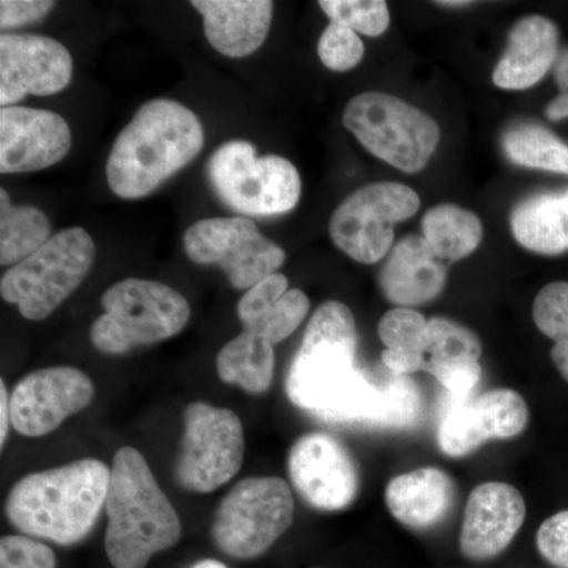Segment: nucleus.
Here are the masks:
<instances>
[{"label":"nucleus","instance_id":"obj_1","mask_svg":"<svg viewBox=\"0 0 568 568\" xmlns=\"http://www.w3.org/2000/svg\"><path fill=\"white\" fill-rule=\"evenodd\" d=\"M358 334L349 306L328 301L313 313L286 377L294 406L331 422L387 426V384L377 386L355 364Z\"/></svg>","mask_w":568,"mask_h":568},{"label":"nucleus","instance_id":"obj_2","mask_svg":"<svg viewBox=\"0 0 568 568\" xmlns=\"http://www.w3.org/2000/svg\"><path fill=\"white\" fill-rule=\"evenodd\" d=\"M204 148V129L190 108L170 99L142 104L112 144L106 181L121 200H141L189 166Z\"/></svg>","mask_w":568,"mask_h":568},{"label":"nucleus","instance_id":"obj_3","mask_svg":"<svg viewBox=\"0 0 568 568\" xmlns=\"http://www.w3.org/2000/svg\"><path fill=\"white\" fill-rule=\"evenodd\" d=\"M110 478L111 467L92 458L28 474L7 496V518L22 536L80 544L106 507Z\"/></svg>","mask_w":568,"mask_h":568},{"label":"nucleus","instance_id":"obj_4","mask_svg":"<svg viewBox=\"0 0 568 568\" xmlns=\"http://www.w3.org/2000/svg\"><path fill=\"white\" fill-rule=\"evenodd\" d=\"M104 510V549L114 568H145L181 540V518L136 448L115 452Z\"/></svg>","mask_w":568,"mask_h":568},{"label":"nucleus","instance_id":"obj_5","mask_svg":"<svg viewBox=\"0 0 568 568\" xmlns=\"http://www.w3.org/2000/svg\"><path fill=\"white\" fill-rule=\"evenodd\" d=\"M104 313L93 321L91 342L100 353L122 355L181 334L192 306L174 287L152 280L126 278L103 294Z\"/></svg>","mask_w":568,"mask_h":568},{"label":"nucleus","instance_id":"obj_6","mask_svg":"<svg viewBox=\"0 0 568 568\" xmlns=\"http://www.w3.org/2000/svg\"><path fill=\"white\" fill-rule=\"evenodd\" d=\"M97 248L82 227L52 235L28 260L10 267L0 280V294L24 320L50 317L88 278Z\"/></svg>","mask_w":568,"mask_h":568},{"label":"nucleus","instance_id":"obj_7","mask_svg":"<svg viewBox=\"0 0 568 568\" xmlns=\"http://www.w3.org/2000/svg\"><path fill=\"white\" fill-rule=\"evenodd\" d=\"M205 171L213 193L241 215H283L301 201L297 168L284 156H257L248 141L224 142L212 153Z\"/></svg>","mask_w":568,"mask_h":568},{"label":"nucleus","instance_id":"obj_8","mask_svg":"<svg viewBox=\"0 0 568 568\" xmlns=\"http://www.w3.org/2000/svg\"><path fill=\"white\" fill-rule=\"evenodd\" d=\"M343 125L372 155L405 173L424 170L440 141L432 115L384 92L358 93L349 100Z\"/></svg>","mask_w":568,"mask_h":568},{"label":"nucleus","instance_id":"obj_9","mask_svg":"<svg viewBox=\"0 0 568 568\" xmlns=\"http://www.w3.org/2000/svg\"><path fill=\"white\" fill-rule=\"evenodd\" d=\"M294 496L280 477H248L223 497L212 523V540L230 558H260L294 521Z\"/></svg>","mask_w":568,"mask_h":568},{"label":"nucleus","instance_id":"obj_10","mask_svg":"<svg viewBox=\"0 0 568 568\" xmlns=\"http://www.w3.org/2000/svg\"><path fill=\"white\" fill-rule=\"evenodd\" d=\"M244 459V425L234 410L203 402L185 407L174 466L179 487L200 495L216 491L237 476Z\"/></svg>","mask_w":568,"mask_h":568},{"label":"nucleus","instance_id":"obj_11","mask_svg":"<svg viewBox=\"0 0 568 568\" xmlns=\"http://www.w3.org/2000/svg\"><path fill=\"white\" fill-rule=\"evenodd\" d=\"M420 196L398 182L355 190L332 213L328 233L336 248L361 264H376L394 248L395 224L416 215Z\"/></svg>","mask_w":568,"mask_h":568},{"label":"nucleus","instance_id":"obj_12","mask_svg":"<svg viewBox=\"0 0 568 568\" xmlns=\"http://www.w3.org/2000/svg\"><path fill=\"white\" fill-rule=\"evenodd\" d=\"M186 256L222 268L231 286L248 291L276 274L286 261L282 246L261 234L246 216L200 220L183 234Z\"/></svg>","mask_w":568,"mask_h":568},{"label":"nucleus","instance_id":"obj_13","mask_svg":"<svg viewBox=\"0 0 568 568\" xmlns=\"http://www.w3.org/2000/svg\"><path fill=\"white\" fill-rule=\"evenodd\" d=\"M287 474L297 495L321 511L353 506L361 491V469L349 448L327 433H310L287 454Z\"/></svg>","mask_w":568,"mask_h":568},{"label":"nucleus","instance_id":"obj_14","mask_svg":"<svg viewBox=\"0 0 568 568\" xmlns=\"http://www.w3.org/2000/svg\"><path fill=\"white\" fill-rule=\"evenodd\" d=\"M95 386L73 366L37 369L18 381L10 394L11 426L26 437L50 435L91 405Z\"/></svg>","mask_w":568,"mask_h":568},{"label":"nucleus","instance_id":"obj_15","mask_svg":"<svg viewBox=\"0 0 568 568\" xmlns=\"http://www.w3.org/2000/svg\"><path fill=\"white\" fill-rule=\"evenodd\" d=\"M529 424L525 398L510 388H495L462 403H448L437 444L447 457H466L488 440L514 439Z\"/></svg>","mask_w":568,"mask_h":568},{"label":"nucleus","instance_id":"obj_16","mask_svg":"<svg viewBox=\"0 0 568 568\" xmlns=\"http://www.w3.org/2000/svg\"><path fill=\"white\" fill-rule=\"evenodd\" d=\"M71 78L73 58L61 41L37 33L0 36V106H17L26 95H55Z\"/></svg>","mask_w":568,"mask_h":568},{"label":"nucleus","instance_id":"obj_17","mask_svg":"<svg viewBox=\"0 0 568 568\" xmlns=\"http://www.w3.org/2000/svg\"><path fill=\"white\" fill-rule=\"evenodd\" d=\"M70 149V126L58 112L28 106L0 110V173L48 170L61 163Z\"/></svg>","mask_w":568,"mask_h":568},{"label":"nucleus","instance_id":"obj_18","mask_svg":"<svg viewBox=\"0 0 568 568\" xmlns=\"http://www.w3.org/2000/svg\"><path fill=\"white\" fill-rule=\"evenodd\" d=\"M526 519L521 493L503 481L478 485L467 497L459 549L470 560H488L506 551Z\"/></svg>","mask_w":568,"mask_h":568},{"label":"nucleus","instance_id":"obj_19","mask_svg":"<svg viewBox=\"0 0 568 568\" xmlns=\"http://www.w3.org/2000/svg\"><path fill=\"white\" fill-rule=\"evenodd\" d=\"M447 278L448 264L424 235H406L388 253L381 268L379 286L388 302L413 308L439 297Z\"/></svg>","mask_w":568,"mask_h":568},{"label":"nucleus","instance_id":"obj_20","mask_svg":"<svg viewBox=\"0 0 568 568\" xmlns=\"http://www.w3.org/2000/svg\"><path fill=\"white\" fill-rule=\"evenodd\" d=\"M559 29L545 17L521 18L508 33L507 50L493 70V82L504 91H526L555 67Z\"/></svg>","mask_w":568,"mask_h":568},{"label":"nucleus","instance_id":"obj_21","mask_svg":"<svg viewBox=\"0 0 568 568\" xmlns=\"http://www.w3.org/2000/svg\"><path fill=\"white\" fill-rule=\"evenodd\" d=\"M204 18V33L213 50L226 58H248L263 47L274 18L268 0H193Z\"/></svg>","mask_w":568,"mask_h":568},{"label":"nucleus","instance_id":"obj_22","mask_svg":"<svg viewBox=\"0 0 568 568\" xmlns=\"http://www.w3.org/2000/svg\"><path fill=\"white\" fill-rule=\"evenodd\" d=\"M308 313V295L297 287L290 290V282L280 272L246 291L237 304L244 331L263 336L274 346L293 335Z\"/></svg>","mask_w":568,"mask_h":568},{"label":"nucleus","instance_id":"obj_23","mask_svg":"<svg viewBox=\"0 0 568 568\" xmlns=\"http://www.w3.org/2000/svg\"><path fill=\"white\" fill-rule=\"evenodd\" d=\"M455 503L454 480L437 467H420L388 481L386 504L396 521L413 530L435 528Z\"/></svg>","mask_w":568,"mask_h":568},{"label":"nucleus","instance_id":"obj_24","mask_svg":"<svg viewBox=\"0 0 568 568\" xmlns=\"http://www.w3.org/2000/svg\"><path fill=\"white\" fill-rule=\"evenodd\" d=\"M514 237L523 248L545 256L568 252V189L521 201L510 216Z\"/></svg>","mask_w":568,"mask_h":568},{"label":"nucleus","instance_id":"obj_25","mask_svg":"<svg viewBox=\"0 0 568 568\" xmlns=\"http://www.w3.org/2000/svg\"><path fill=\"white\" fill-rule=\"evenodd\" d=\"M274 345L263 336L242 332L216 355V373L223 383L239 386L246 394L261 395L274 381Z\"/></svg>","mask_w":568,"mask_h":568},{"label":"nucleus","instance_id":"obj_26","mask_svg":"<svg viewBox=\"0 0 568 568\" xmlns=\"http://www.w3.org/2000/svg\"><path fill=\"white\" fill-rule=\"evenodd\" d=\"M422 231L425 241L447 264L470 256L484 239V224L478 215L455 204L429 209L422 220Z\"/></svg>","mask_w":568,"mask_h":568},{"label":"nucleus","instance_id":"obj_27","mask_svg":"<svg viewBox=\"0 0 568 568\" xmlns=\"http://www.w3.org/2000/svg\"><path fill=\"white\" fill-rule=\"evenodd\" d=\"M47 213L32 205H14L6 189L0 190V265H13L28 260L52 237Z\"/></svg>","mask_w":568,"mask_h":568},{"label":"nucleus","instance_id":"obj_28","mask_svg":"<svg viewBox=\"0 0 568 568\" xmlns=\"http://www.w3.org/2000/svg\"><path fill=\"white\" fill-rule=\"evenodd\" d=\"M503 151L518 166L568 175V145L537 123H517L507 129Z\"/></svg>","mask_w":568,"mask_h":568},{"label":"nucleus","instance_id":"obj_29","mask_svg":"<svg viewBox=\"0 0 568 568\" xmlns=\"http://www.w3.org/2000/svg\"><path fill=\"white\" fill-rule=\"evenodd\" d=\"M424 351L425 355H428V365L478 361L481 355V342L465 325L447 317H432L426 327Z\"/></svg>","mask_w":568,"mask_h":568},{"label":"nucleus","instance_id":"obj_30","mask_svg":"<svg viewBox=\"0 0 568 568\" xmlns=\"http://www.w3.org/2000/svg\"><path fill=\"white\" fill-rule=\"evenodd\" d=\"M321 10L354 32L366 37H379L390 26V11L384 0H321Z\"/></svg>","mask_w":568,"mask_h":568},{"label":"nucleus","instance_id":"obj_31","mask_svg":"<svg viewBox=\"0 0 568 568\" xmlns=\"http://www.w3.org/2000/svg\"><path fill=\"white\" fill-rule=\"evenodd\" d=\"M428 320L413 308H396L387 312L377 324V335L386 349L418 351L425 354V334Z\"/></svg>","mask_w":568,"mask_h":568},{"label":"nucleus","instance_id":"obj_32","mask_svg":"<svg viewBox=\"0 0 568 568\" xmlns=\"http://www.w3.org/2000/svg\"><path fill=\"white\" fill-rule=\"evenodd\" d=\"M317 55L328 70L349 71L364 59V41L347 26L331 22L317 41Z\"/></svg>","mask_w":568,"mask_h":568},{"label":"nucleus","instance_id":"obj_33","mask_svg":"<svg viewBox=\"0 0 568 568\" xmlns=\"http://www.w3.org/2000/svg\"><path fill=\"white\" fill-rule=\"evenodd\" d=\"M534 323L552 342L568 336V283L555 282L541 287L532 306Z\"/></svg>","mask_w":568,"mask_h":568},{"label":"nucleus","instance_id":"obj_34","mask_svg":"<svg viewBox=\"0 0 568 568\" xmlns=\"http://www.w3.org/2000/svg\"><path fill=\"white\" fill-rule=\"evenodd\" d=\"M0 568H58V559L36 538L7 536L0 540Z\"/></svg>","mask_w":568,"mask_h":568},{"label":"nucleus","instance_id":"obj_35","mask_svg":"<svg viewBox=\"0 0 568 568\" xmlns=\"http://www.w3.org/2000/svg\"><path fill=\"white\" fill-rule=\"evenodd\" d=\"M426 372L443 384L450 396L448 403H462L473 398L481 379L478 361H454L426 366Z\"/></svg>","mask_w":568,"mask_h":568},{"label":"nucleus","instance_id":"obj_36","mask_svg":"<svg viewBox=\"0 0 568 568\" xmlns=\"http://www.w3.org/2000/svg\"><path fill=\"white\" fill-rule=\"evenodd\" d=\"M537 549L541 558L556 568H568V510L541 523L537 530Z\"/></svg>","mask_w":568,"mask_h":568},{"label":"nucleus","instance_id":"obj_37","mask_svg":"<svg viewBox=\"0 0 568 568\" xmlns=\"http://www.w3.org/2000/svg\"><path fill=\"white\" fill-rule=\"evenodd\" d=\"M55 2L51 0H2L0 2V28L2 31L22 28L43 20Z\"/></svg>","mask_w":568,"mask_h":568},{"label":"nucleus","instance_id":"obj_38","mask_svg":"<svg viewBox=\"0 0 568 568\" xmlns=\"http://www.w3.org/2000/svg\"><path fill=\"white\" fill-rule=\"evenodd\" d=\"M383 362L392 375L398 376L426 372V366H428V358L425 354L407 349H386L383 353Z\"/></svg>","mask_w":568,"mask_h":568},{"label":"nucleus","instance_id":"obj_39","mask_svg":"<svg viewBox=\"0 0 568 568\" xmlns=\"http://www.w3.org/2000/svg\"><path fill=\"white\" fill-rule=\"evenodd\" d=\"M11 425L10 394L6 383H0V446H6Z\"/></svg>","mask_w":568,"mask_h":568},{"label":"nucleus","instance_id":"obj_40","mask_svg":"<svg viewBox=\"0 0 568 568\" xmlns=\"http://www.w3.org/2000/svg\"><path fill=\"white\" fill-rule=\"evenodd\" d=\"M551 358L560 375L568 383V336L555 343V347L551 349Z\"/></svg>","mask_w":568,"mask_h":568},{"label":"nucleus","instance_id":"obj_41","mask_svg":"<svg viewBox=\"0 0 568 568\" xmlns=\"http://www.w3.org/2000/svg\"><path fill=\"white\" fill-rule=\"evenodd\" d=\"M555 78L560 92L568 93V48L560 51L555 63Z\"/></svg>","mask_w":568,"mask_h":568},{"label":"nucleus","instance_id":"obj_42","mask_svg":"<svg viewBox=\"0 0 568 568\" xmlns=\"http://www.w3.org/2000/svg\"><path fill=\"white\" fill-rule=\"evenodd\" d=\"M545 114L549 121H562L568 118V93H560L558 99L552 100Z\"/></svg>","mask_w":568,"mask_h":568},{"label":"nucleus","instance_id":"obj_43","mask_svg":"<svg viewBox=\"0 0 568 568\" xmlns=\"http://www.w3.org/2000/svg\"><path fill=\"white\" fill-rule=\"evenodd\" d=\"M193 568H227L224 564L219 562V560L205 559L201 560V562L194 564Z\"/></svg>","mask_w":568,"mask_h":568},{"label":"nucleus","instance_id":"obj_44","mask_svg":"<svg viewBox=\"0 0 568 568\" xmlns=\"http://www.w3.org/2000/svg\"><path fill=\"white\" fill-rule=\"evenodd\" d=\"M470 3L473 2H465V0H459V2H450V0H448V2H437V6H443V7H466V6H470Z\"/></svg>","mask_w":568,"mask_h":568}]
</instances>
